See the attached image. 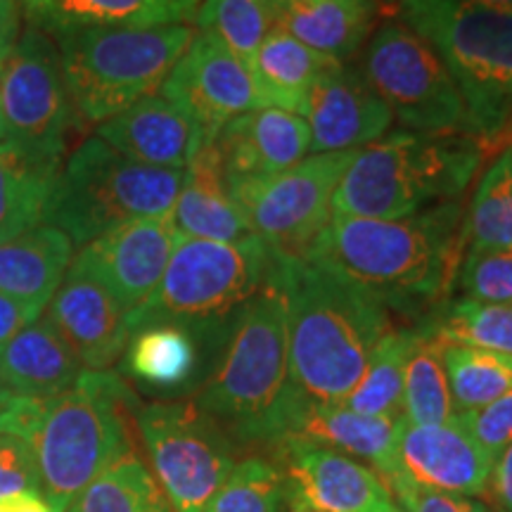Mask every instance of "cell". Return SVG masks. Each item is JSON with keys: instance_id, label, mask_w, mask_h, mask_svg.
<instances>
[{"instance_id": "obj_41", "label": "cell", "mask_w": 512, "mask_h": 512, "mask_svg": "<svg viewBox=\"0 0 512 512\" xmlns=\"http://www.w3.org/2000/svg\"><path fill=\"white\" fill-rule=\"evenodd\" d=\"M389 491L401 505L403 512H486L484 503L475 501V498L446 494V491L427 489L418 482H413L406 472L387 479Z\"/></svg>"}, {"instance_id": "obj_5", "label": "cell", "mask_w": 512, "mask_h": 512, "mask_svg": "<svg viewBox=\"0 0 512 512\" xmlns=\"http://www.w3.org/2000/svg\"><path fill=\"white\" fill-rule=\"evenodd\" d=\"M482 162L484 143L472 136L394 131L356 152L332 197V216L406 219L460 202Z\"/></svg>"}, {"instance_id": "obj_3", "label": "cell", "mask_w": 512, "mask_h": 512, "mask_svg": "<svg viewBox=\"0 0 512 512\" xmlns=\"http://www.w3.org/2000/svg\"><path fill=\"white\" fill-rule=\"evenodd\" d=\"M190 399L240 451L266 453L290 437L304 394L292 380L285 302L273 283L238 313Z\"/></svg>"}, {"instance_id": "obj_4", "label": "cell", "mask_w": 512, "mask_h": 512, "mask_svg": "<svg viewBox=\"0 0 512 512\" xmlns=\"http://www.w3.org/2000/svg\"><path fill=\"white\" fill-rule=\"evenodd\" d=\"M138 406L126 377L112 370H83L67 392L46 399L29 444L38 494L53 512H64L100 472L136 448Z\"/></svg>"}, {"instance_id": "obj_52", "label": "cell", "mask_w": 512, "mask_h": 512, "mask_svg": "<svg viewBox=\"0 0 512 512\" xmlns=\"http://www.w3.org/2000/svg\"><path fill=\"white\" fill-rule=\"evenodd\" d=\"M486 512H491V510H486Z\"/></svg>"}, {"instance_id": "obj_11", "label": "cell", "mask_w": 512, "mask_h": 512, "mask_svg": "<svg viewBox=\"0 0 512 512\" xmlns=\"http://www.w3.org/2000/svg\"><path fill=\"white\" fill-rule=\"evenodd\" d=\"M361 74L408 131L472 136L465 100L451 72L406 22H387L375 31Z\"/></svg>"}, {"instance_id": "obj_28", "label": "cell", "mask_w": 512, "mask_h": 512, "mask_svg": "<svg viewBox=\"0 0 512 512\" xmlns=\"http://www.w3.org/2000/svg\"><path fill=\"white\" fill-rule=\"evenodd\" d=\"M72 261L74 242L53 226L0 242V292L43 313Z\"/></svg>"}, {"instance_id": "obj_45", "label": "cell", "mask_w": 512, "mask_h": 512, "mask_svg": "<svg viewBox=\"0 0 512 512\" xmlns=\"http://www.w3.org/2000/svg\"><path fill=\"white\" fill-rule=\"evenodd\" d=\"M486 496L491 498L496 510L512 512V444L494 460Z\"/></svg>"}, {"instance_id": "obj_25", "label": "cell", "mask_w": 512, "mask_h": 512, "mask_svg": "<svg viewBox=\"0 0 512 512\" xmlns=\"http://www.w3.org/2000/svg\"><path fill=\"white\" fill-rule=\"evenodd\" d=\"M171 216L181 238L238 242L254 235L247 216L230 197L214 140L185 169Z\"/></svg>"}, {"instance_id": "obj_37", "label": "cell", "mask_w": 512, "mask_h": 512, "mask_svg": "<svg viewBox=\"0 0 512 512\" xmlns=\"http://www.w3.org/2000/svg\"><path fill=\"white\" fill-rule=\"evenodd\" d=\"M465 238L475 247H512V152L505 150L479 178L470 209H465Z\"/></svg>"}, {"instance_id": "obj_48", "label": "cell", "mask_w": 512, "mask_h": 512, "mask_svg": "<svg viewBox=\"0 0 512 512\" xmlns=\"http://www.w3.org/2000/svg\"><path fill=\"white\" fill-rule=\"evenodd\" d=\"M463 3H479V5H494V8H512V0H463Z\"/></svg>"}, {"instance_id": "obj_12", "label": "cell", "mask_w": 512, "mask_h": 512, "mask_svg": "<svg viewBox=\"0 0 512 512\" xmlns=\"http://www.w3.org/2000/svg\"><path fill=\"white\" fill-rule=\"evenodd\" d=\"M356 152H320L278 174L226 181L228 192L264 245L304 256L332 221V197Z\"/></svg>"}, {"instance_id": "obj_15", "label": "cell", "mask_w": 512, "mask_h": 512, "mask_svg": "<svg viewBox=\"0 0 512 512\" xmlns=\"http://www.w3.org/2000/svg\"><path fill=\"white\" fill-rule=\"evenodd\" d=\"M266 453L283 470L290 512H403L380 472L347 453L297 437Z\"/></svg>"}, {"instance_id": "obj_36", "label": "cell", "mask_w": 512, "mask_h": 512, "mask_svg": "<svg viewBox=\"0 0 512 512\" xmlns=\"http://www.w3.org/2000/svg\"><path fill=\"white\" fill-rule=\"evenodd\" d=\"M204 512H290L283 470L268 453L242 456Z\"/></svg>"}, {"instance_id": "obj_10", "label": "cell", "mask_w": 512, "mask_h": 512, "mask_svg": "<svg viewBox=\"0 0 512 512\" xmlns=\"http://www.w3.org/2000/svg\"><path fill=\"white\" fill-rule=\"evenodd\" d=\"M136 430L171 512L207 510L240 460V446L192 399L140 403Z\"/></svg>"}, {"instance_id": "obj_47", "label": "cell", "mask_w": 512, "mask_h": 512, "mask_svg": "<svg viewBox=\"0 0 512 512\" xmlns=\"http://www.w3.org/2000/svg\"><path fill=\"white\" fill-rule=\"evenodd\" d=\"M0 512H53L41 494H15L0 498Z\"/></svg>"}, {"instance_id": "obj_8", "label": "cell", "mask_w": 512, "mask_h": 512, "mask_svg": "<svg viewBox=\"0 0 512 512\" xmlns=\"http://www.w3.org/2000/svg\"><path fill=\"white\" fill-rule=\"evenodd\" d=\"M195 38L190 24L81 29L57 36L64 86L79 126H100L155 95Z\"/></svg>"}, {"instance_id": "obj_21", "label": "cell", "mask_w": 512, "mask_h": 512, "mask_svg": "<svg viewBox=\"0 0 512 512\" xmlns=\"http://www.w3.org/2000/svg\"><path fill=\"white\" fill-rule=\"evenodd\" d=\"M216 150L226 181L261 178L299 164L311 152V131L304 117L285 110H252L230 119L216 133Z\"/></svg>"}, {"instance_id": "obj_50", "label": "cell", "mask_w": 512, "mask_h": 512, "mask_svg": "<svg viewBox=\"0 0 512 512\" xmlns=\"http://www.w3.org/2000/svg\"><path fill=\"white\" fill-rule=\"evenodd\" d=\"M387 3H389V5H396V8H399L403 0H387Z\"/></svg>"}, {"instance_id": "obj_17", "label": "cell", "mask_w": 512, "mask_h": 512, "mask_svg": "<svg viewBox=\"0 0 512 512\" xmlns=\"http://www.w3.org/2000/svg\"><path fill=\"white\" fill-rule=\"evenodd\" d=\"M43 313L79 358L83 370H110L121 361L131 337L128 313L112 292L83 268L69 266Z\"/></svg>"}, {"instance_id": "obj_44", "label": "cell", "mask_w": 512, "mask_h": 512, "mask_svg": "<svg viewBox=\"0 0 512 512\" xmlns=\"http://www.w3.org/2000/svg\"><path fill=\"white\" fill-rule=\"evenodd\" d=\"M38 316H43V313L0 292V351L5 349V344L12 337L19 335L29 323H34Z\"/></svg>"}, {"instance_id": "obj_20", "label": "cell", "mask_w": 512, "mask_h": 512, "mask_svg": "<svg viewBox=\"0 0 512 512\" xmlns=\"http://www.w3.org/2000/svg\"><path fill=\"white\" fill-rule=\"evenodd\" d=\"M95 136L131 162L176 171L188 169L197 152L211 143L195 119L157 93L100 124Z\"/></svg>"}, {"instance_id": "obj_30", "label": "cell", "mask_w": 512, "mask_h": 512, "mask_svg": "<svg viewBox=\"0 0 512 512\" xmlns=\"http://www.w3.org/2000/svg\"><path fill=\"white\" fill-rule=\"evenodd\" d=\"M446 342L430 318L411 328L403 370V420L408 425H444L458 418L444 366Z\"/></svg>"}, {"instance_id": "obj_29", "label": "cell", "mask_w": 512, "mask_h": 512, "mask_svg": "<svg viewBox=\"0 0 512 512\" xmlns=\"http://www.w3.org/2000/svg\"><path fill=\"white\" fill-rule=\"evenodd\" d=\"M60 166L12 140L0 145V242L41 226Z\"/></svg>"}, {"instance_id": "obj_2", "label": "cell", "mask_w": 512, "mask_h": 512, "mask_svg": "<svg viewBox=\"0 0 512 512\" xmlns=\"http://www.w3.org/2000/svg\"><path fill=\"white\" fill-rule=\"evenodd\" d=\"M467 247L465 207L446 202L406 219L332 216L304 256L344 273L399 311L448 302Z\"/></svg>"}, {"instance_id": "obj_6", "label": "cell", "mask_w": 512, "mask_h": 512, "mask_svg": "<svg viewBox=\"0 0 512 512\" xmlns=\"http://www.w3.org/2000/svg\"><path fill=\"white\" fill-rule=\"evenodd\" d=\"M273 261L275 252L256 235L238 242L178 238L157 290L128 313V330L181 325L219 356L233 320L271 283Z\"/></svg>"}, {"instance_id": "obj_23", "label": "cell", "mask_w": 512, "mask_h": 512, "mask_svg": "<svg viewBox=\"0 0 512 512\" xmlns=\"http://www.w3.org/2000/svg\"><path fill=\"white\" fill-rule=\"evenodd\" d=\"M401 427L403 418H368L349 411L342 403H320L304 396L302 406L294 415L290 437L347 453L380 472L387 482L403 472L399 463Z\"/></svg>"}, {"instance_id": "obj_26", "label": "cell", "mask_w": 512, "mask_h": 512, "mask_svg": "<svg viewBox=\"0 0 512 512\" xmlns=\"http://www.w3.org/2000/svg\"><path fill=\"white\" fill-rule=\"evenodd\" d=\"M273 29L337 60L356 55L373 34L377 0H268Z\"/></svg>"}, {"instance_id": "obj_13", "label": "cell", "mask_w": 512, "mask_h": 512, "mask_svg": "<svg viewBox=\"0 0 512 512\" xmlns=\"http://www.w3.org/2000/svg\"><path fill=\"white\" fill-rule=\"evenodd\" d=\"M0 112L8 140L64 162L79 121L64 86L60 48L34 24L19 31L15 48L0 67Z\"/></svg>"}, {"instance_id": "obj_14", "label": "cell", "mask_w": 512, "mask_h": 512, "mask_svg": "<svg viewBox=\"0 0 512 512\" xmlns=\"http://www.w3.org/2000/svg\"><path fill=\"white\" fill-rule=\"evenodd\" d=\"M159 91L195 119L209 140L240 114L271 107L278 110L273 91L252 64L228 50L219 38L202 31L192 38Z\"/></svg>"}, {"instance_id": "obj_40", "label": "cell", "mask_w": 512, "mask_h": 512, "mask_svg": "<svg viewBox=\"0 0 512 512\" xmlns=\"http://www.w3.org/2000/svg\"><path fill=\"white\" fill-rule=\"evenodd\" d=\"M458 422L496 460L512 444V392L477 411L458 413Z\"/></svg>"}, {"instance_id": "obj_22", "label": "cell", "mask_w": 512, "mask_h": 512, "mask_svg": "<svg viewBox=\"0 0 512 512\" xmlns=\"http://www.w3.org/2000/svg\"><path fill=\"white\" fill-rule=\"evenodd\" d=\"M216 351L181 325L155 323L131 332L121 354L128 380L159 394L195 392L209 373Z\"/></svg>"}, {"instance_id": "obj_46", "label": "cell", "mask_w": 512, "mask_h": 512, "mask_svg": "<svg viewBox=\"0 0 512 512\" xmlns=\"http://www.w3.org/2000/svg\"><path fill=\"white\" fill-rule=\"evenodd\" d=\"M19 31H22L19 0H0V67H3L10 50L15 48Z\"/></svg>"}, {"instance_id": "obj_27", "label": "cell", "mask_w": 512, "mask_h": 512, "mask_svg": "<svg viewBox=\"0 0 512 512\" xmlns=\"http://www.w3.org/2000/svg\"><path fill=\"white\" fill-rule=\"evenodd\" d=\"M83 366L55 325L43 316L0 351V387L27 399H53L79 380Z\"/></svg>"}, {"instance_id": "obj_42", "label": "cell", "mask_w": 512, "mask_h": 512, "mask_svg": "<svg viewBox=\"0 0 512 512\" xmlns=\"http://www.w3.org/2000/svg\"><path fill=\"white\" fill-rule=\"evenodd\" d=\"M38 494L36 458L27 439L0 434V498Z\"/></svg>"}, {"instance_id": "obj_32", "label": "cell", "mask_w": 512, "mask_h": 512, "mask_svg": "<svg viewBox=\"0 0 512 512\" xmlns=\"http://www.w3.org/2000/svg\"><path fill=\"white\" fill-rule=\"evenodd\" d=\"M64 512H171L138 448L100 472Z\"/></svg>"}, {"instance_id": "obj_18", "label": "cell", "mask_w": 512, "mask_h": 512, "mask_svg": "<svg viewBox=\"0 0 512 512\" xmlns=\"http://www.w3.org/2000/svg\"><path fill=\"white\" fill-rule=\"evenodd\" d=\"M304 117L311 131L313 155L370 145L387 136L394 124L392 110L363 74L344 64L313 83Z\"/></svg>"}, {"instance_id": "obj_31", "label": "cell", "mask_w": 512, "mask_h": 512, "mask_svg": "<svg viewBox=\"0 0 512 512\" xmlns=\"http://www.w3.org/2000/svg\"><path fill=\"white\" fill-rule=\"evenodd\" d=\"M342 60L318 53L285 31L273 29L261 43L252 67L261 81L271 88L278 110L304 117L306 98L320 76L342 67Z\"/></svg>"}, {"instance_id": "obj_35", "label": "cell", "mask_w": 512, "mask_h": 512, "mask_svg": "<svg viewBox=\"0 0 512 512\" xmlns=\"http://www.w3.org/2000/svg\"><path fill=\"white\" fill-rule=\"evenodd\" d=\"M446 344H463L512 356V306L456 299L437 306L430 316Z\"/></svg>"}, {"instance_id": "obj_49", "label": "cell", "mask_w": 512, "mask_h": 512, "mask_svg": "<svg viewBox=\"0 0 512 512\" xmlns=\"http://www.w3.org/2000/svg\"><path fill=\"white\" fill-rule=\"evenodd\" d=\"M8 140V133H5V121H3V112H0V145Z\"/></svg>"}, {"instance_id": "obj_9", "label": "cell", "mask_w": 512, "mask_h": 512, "mask_svg": "<svg viewBox=\"0 0 512 512\" xmlns=\"http://www.w3.org/2000/svg\"><path fill=\"white\" fill-rule=\"evenodd\" d=\"M185 171L131 162L98 136L64 157L43 216L74 245H88L124 223L174 211Z\"/></svg>"}, {"instance_id": "obj_33", "label": "cell", "mask_w": 512, "mask_h": 512, "mask_svg": "<svg viewBox=\"0 0 512 512\" xmlns=\"http://www.w3.org/2000/svg\"><path fill=\"white\" fill-rule=\"evenodd\" d=\"M411 347V328H392L370 356L361 382L342 406L368 418H403V370Z\"/></svg>"}, {"instance_id": "obj_16", "label": "cell", "mask_w": 512, "mask_h": 512, "mask_svg": "<svg viewBox=\"0 0 512 512\" xmlns=\"http://www.w3.org/2000/svg\"><path fill=\"white\" fill-rule=\"evenodd\" d=\"M178 238L171 214L131 221L83 245L72 264L98 278L131 313L157 290Z\"/></svg>"}, {"instance_id": "obj_38", "label": "cell", "mask_w": 512, "mask_h": 512, "mask_svg": "<svg viewBox=\"0 0 512 512\" xmlns=\"http://www.w3.org/2000/svg\"><path fill=\"white\" fill-rule=\"evenodd\" d=\"M195 22L249 64L273 31L268 0H202Z\"/></svg>"}, {"instance_id": "obj_7", "label": "cell", "mask_w": 512, "mask_h": 512, "mask_svg": "<svg viewBox=\"0 0 512 512\" xmlns=\"http://www.w3.org/2000/svg\"><path fill=\"white\" fill-rule=\"evenodd\" d=\"M403 22L437 50L465 100L470 133L491 145L512 131V8L403 0Z\"/></svg>"}, {"instance_id": "obj_19", "label": "cell", "mask_w": 512, "mask_h": 512, "mask_svg": "<svg viewBox=\"0 0 512 512\" xmlns=\"http://www.w3.org/2000/svg\"><path fill=\"white\" fill-rule=\"evenodd\" d=\"M399 463L413 482L467 498L486 496L494 458L458 418L444 425H408L399 434Z\"/></svg>"}, {"instance_id": "obj_39", "label": "cell", "mask_w": 512, "mask_h": 512, "mask_svg": "<svg viewBox=\"0 0 512 512\" xmlns=\"http://www.w3.org/2000/svg\"><path fill=\"white\" fill-rule=\"evenodd\" d=\"M456 285L465 299L512 306V247L467 245Z\"/></svg>"}, {"instance_id": "obj_43", "label": "cell", "mask_w": 512, "mask_h": 512, "mask_svg": "<svg viewBox=\"0 0 512 512\" xmlns=\"http://www.w3.org/2000/svg\"><path fill=\"white\" fill-rule=\"evenodd\" d=\"M43 406H46V399H27L0 387V434H15L29 441L41 420Z\"/></svg>"}, {"instance_id": "obj_34", "label": "cell", "mask_w": 512, "mask_h": 512, "mask_svg": "<svg viewBox=\"0 0 512 512\" xmlns=\"http://www.w3.org/2000/svg\"><path fill=\"white\" fill-rule=\"evenodd\" d=\"M444 366L458 413L477 411L512 392V356L446 344Z\"/></svg>"}, {"instance_id": "obj_1", "label": "cell", "mask_w": 512, "mask_h": 512, "mask_svg": "<svg viewBox=\"0 0 512 512\" xmlns=\"http://www.w3.org/2000/svg\"><path fill=\"white\" fill-rule=\"evenodd\" d=\"M271 283L285 302L294 384L311 401L342 403L394 328L389 306L309 256L275 254Z\"/></svg>"}, {"instance_id": "obj_51", "label": "cell", "mask_w": 512, "mask_h": 512, "mask_svg": "<svg viewBox=\"0 0 512 512\" xmlns=\"http://www.w3.org/2000/svg\"><path fill=\"white\" fill-rule=\"evenodd\" d=\"M508 150H510V152H512V143H510V147H508Z\"/></svg>"}, {"instance_id": "obj_24", "label": "cell", "mask_w": 512, "mask_h": 512, "mask_svg": "<svg viewBox=\"0 0 512 512\" xmlns=\"http://www.w3.org/2000/svg\"><path fill=\"white\" fill-rule=\"evenodd\" d=\"M27 24L48 36L81 29H152L195 22L202 0H19Z\"/></svg>"}]
</instances>
